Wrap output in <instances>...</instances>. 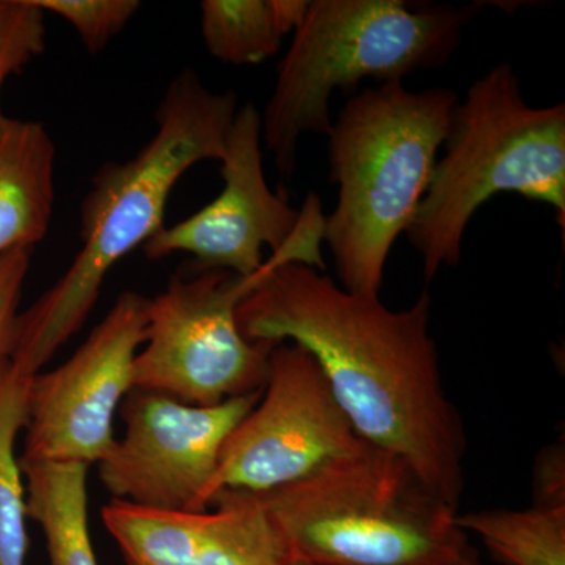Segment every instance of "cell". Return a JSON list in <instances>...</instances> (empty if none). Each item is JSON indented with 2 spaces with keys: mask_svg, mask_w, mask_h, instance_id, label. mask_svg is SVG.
<instances>
[{
  "mask_svg": "<svg viewBox=\"0 0 565 565\" xmlns=\"http://www.w3.org/2000/svg\"><path fill=\"white\" fill-rule=\"evenodd\" d=\"M236 319L248 341L292 343L310 353L356 434L401 457L459 508L467 438L430 337L429 294L394 311L315 267L270 256Z\"/></svg>",
  "mask_w": 565,
  "mask_h": 565,
  "instance_id": "obj_1",
  "label": "cell"
},
{
  "mask_svg": "<svg viewBox=\"0 0 565 565\" xmlns=\"http://www.w3.org/2000/svg\"><path fill=\"white\" fill-rule=\"evenodd\" d=\"M237 110L233 92H212L195 71L182 70L163 93L150 141L128 161L95 173L81 203V250L18 316L10 362L22 374L41 373L87 321L110 270L161 232L182 174L195 163L222 161Z\"/></svg>",
  "mask_w": 565,
  "mask_h": 565,
  "instance_id": "obj_2",
  "label": "cell"
},
{
  "mask_svg": "<svg viewBox=\"0 0 565 565\" xmlns=\"http://www.w3.org/2000/svg\"><path fill=\"white\" fill-rule=\"evenodd\" d=\"M459 96L388 82L351 96L329 134L337 207L323 221L341 286L379 296L386 259L433 180Z\"/></svg>",
  "mask_w": 565,
  "mask_h": 565,
  "instance_id": "obj_3",
  "label": "cell"
},
{
  "mask_svg": "<svg viewBox=\"0 0 565 565\" xmlns=\"http://www.w3.org/2000/svg\"><path fill=\"white\" fill-rule=\"evenodd\" d=\"M478 11L470 6H412L404 0H315L278 65L262 115V137L285 180L305 134L332 128L330 98L364 79L403 82L449 61Z\"/></svg>",
  "mask_w": 565,
  "mask_h": 565,
  "instance_id": "obj_4",
  "label": "cell"
},
{
  "mask_svg": "<svg viewBox=\"0 0 565 565\" xmlns=\"http://www.w3.org/2000/svg\"><path fill=\"white\" fill-rule=\"evenodd\" d=\"M411 226L426 281L462 258L468 223L498 193L544 203L565 230V106L526 103L511 63L468 88Z\"/></svg>",
  "mask_w": 565,
  "mask_h": 565,
  "instance_id": "obj_5",
  "label": "cell"
},
{
  "mask_svg": "<svg viewBox=\"0 0 565 565\" xmlns=\"http://www.w3.org/2000/svg\"><path fill=\"white\" fill-rule=\"evenodd\" d=\"M292 556L318 565H448L471 555L457 509L401 457L366 445L258 494Z\"/></svg>",
  "mask_w": 565,
  "mask_h": 565,
  "instance_id": "obj_6",
  "label": "cell"
},
{
  "mask_svg": "<svg viewBox=\"0 0 565 565\" xmlns=\"http://www.w3.org/2000/svg\"><path fill=\"white\" fill-rule=\"evenodd\" d=\"M223 189L199 212L163 226L141 247L148 259L185 253L192 274L225 270L250 278L263 269L264 248L286 263L326 270L322 203L310 193L294 210L267 184L263 167L262 114L253 104L239 107L222 158Z\"/></svg>",
  "mask_w": 565,
  "mask_h": 565,
  "instance_id": "obj_7",
  "label": "cell"
},
{
  "mask_svg": "<svg viewBox=\"0 0 565 565\" xmlns=\"http://www.w3.org/2000/svg\"><path fill=\"white\" fill-rule=\"evenodd\" d=\"M263 274L264 266L250 278L206 270L174 278L148 299L134 388L202 407L263 392L277 344L248 341L236 319L237 305Z\"/></svg>",
  "mask_w": 565,
  "mask_h": 565,
  "instance_id": "obj_8",
  "label": "cell"
},
{
  "mask_svg": "<svg viewBox=\"0 0 565 565\" xmlns=\"http://www.w3.org/2000/svg\"><path fill=\"white\" fill-rule=\"evenodd\" d=\"M366 445L313 356L278 343L262 397L222 446L204 509L221 492L262 494L296 484Z\"/></svg>",
  "mask_w": 565,
  "mask_h": 565,
  "instance_id": "obj_9",
  "label": "cell"
},
{
  "mask_svg": "<svg viewBox=\"0 0 565 565\" xmlns=\"http://www.w3.org/2000/svg\"><path fill=\"white\" fill-rule=\"evenodd\" d=\"M147 297L125 291L73 355L32 375L24 462L99 463L114 446L115 415L134 388L147 340Z\"/></svg>",
  "mask_w": 565,
  "mask_h": 565,
  "instance_id": "obj_10",
  "label": "cell"
},
{
  "mask_svg": "<svg viewBox=\"0 0 565 565\" xmlns=\"http://www.w3.org/2000/svg\"><path fill=\"white\" fill-rule=\"evenodd\" d=\"M263 392L202 407L131 390L120 412L125 433L99 462L111 500L167 512H196L217 471L226 437Z\"/></svg>",
  "mask_w": 565,
  "mask_h": 565,
  "instance_id": "obj_11",
  "label": "cell"
},
{
  "mask_svg": "<svg viewBox=\"0 0 565 565\" xmlns=\"http://www.w3.org/2000/svg\"><path fill=\"white\" fill-rule=\"evenodd\" d=\"M102 519L125 565H289L294 559L255 493L221 492L206 511L196 512L111 500Z\"/></svg>",
  "mask_w": 565,
  "mask_h": 565,
  "instance_id": "obj_12",
  "label": "cell"
},
{
  "mask_svg": "<svg viewBox=\"0 0 565 565\" xmlns=\"http://www.w3.org/2000/svg\"><path fill=\"white\" fill-rule=\"evenodd\" d=\"M55 156L43 122L0 115V256L33 250L50 232Z\"/></svg>",
  "mask_w": 565,
  "mask_h": 565,
  "instance_id": "obj_13",
  "label": "cell"
},
{
  "mask_svg": "<svg viewBox=\"0 0 565 565\" xmlns=\"http://www.w3.org/2000/svg\"><path fill=\"white\" fill-rule=\"evenodd\" d=\"M20 465L29 520L43 531L50 565H98L88 526L87 465Z\"/></svg>",
  "mask_w": 565,
  "mask_h": 565,
  "instance_id": "obj_14",
  "label": "cell"
},
{
  "mask_svg": "<svg viewBox=\"0 0 565 565\" xmlns=\"http://www.w3.org/2000/svg\"><path fill=\"white\" fill-rule=\"evenodd\" d=\"M31 375L9 360L0 364V565L28 561V494L17 456V440L28 423Z\"/></svg>",
  "mask_w": 565,
  "mask_h": 565,
  "instance_id": "obj_15",
  "label": "cell"
},
{
  "mask_svg": "<svg viewBox=\"0 0 565 565\" xmlns=\"http://www.w3.org/2000/svg\"><path fill=\"white\" fill-rule=\"evenodd\" d=\"M456 522L478 534L501 563L565 565V508L489 509L457 515Z\"/></svg>",
  "mask_w": 565,
  "mask_h": 565,
  "instance_id": "obj_16",
  "label": "cell"
},
{
  "mask_svg": "<svg viewBox=\"0 0 565 565\" xmlns=\"http://www.w3.org/2000/svg\"><path fill=\"white\" fill-rule=\"evenodd\" d=\"M200 13L204 46L217 61L255 65L280 51L273 0H204Z\"/></svg>",
  "mask_w": 565,
  "mask_h": 565,
  "instance_id": "obj_17",
  "label": "cell"
},
{
  "mask_svg": "<svg viewBox=\"0 0 565 565\" xmlns=\"http://www.w3.org/2000/svg\"><path fill=\"white\" fill-rule=\"evenodd\" d=\"M44 18L35 0H0V96L6 82L46 50Z\"/></svg>",
  "mask_w": 565,
  "mask_h": 565,
  "instance_id": "obj_18",
  "label": "cell"
},
{
  "mask_svg": "<svg viewBox=\"0 0 565 565\" xmlns=\"http://www.w3.org/2000/svg\"><path fill=\"white\" fill-rule=\"evenodd\" d=\"M44 13L70 22L88 54L106 50L140 10L137 0H35Z\"/></svg>",
  "mask_w": 565,
  "mask_h": 565,
  "instance_id": "obj_19",
  "label": "cell"
},
{
  "mask_svg": "<svg viewBox=\"0 0 565 565\" xmlns=\"http://www.w3.org/2000/svg\"><path fill=\"white\" fill-rule=\"evenodd\" d=\"M32 250H13L0 256V364L10 359L22 288L31 269Z\"/></svg>",
  "mask_w": 565,
  "mask_h": 565,
  "instance_id": "obj_20",
  "label": "cell"
},
{
  "mask_svg": "<svg viewBox=\"0 0 565 565\" xmlns=\"http://www.w3.org/2000/svg\"><path fill=\"white\" fill-rule=\"evenodd\" d=\"M534 505L565 508L564 445H552L535 457L533 471Z\"/></svg>",
  "mask_w": 565,
  "mask_h": 565,
  "instance_id": "obj_21",
  "label": "cell"
},
{
  "mask_svg": "<svg viewBox=\"0 0 565 565\" xmlns=\"http://www.w3.org/2000/svg\"><path fill=\"white\" fill-rule=\"evenodd\" d=\"M275 18L282 35L296 33L307 17L310 2L307 0H273Z\"/></svg>",
  "mask_w": 565,
  "mask_h": 565,
  "instance_id": "obj_22",
  "label": "cell"
},
{
  "mask_svg": "<svg viewBox=\"0 0 565 565\" xmlns=\"http://www.w3.org/2000/svg\"><path fill=\"white\" fill-rule=\"evenodd\" d=\"M448 565H478V561H476L475 553H471V555L465 556L462 559L456 561V563Z\"/></svg>",
  "mask_w": 565,
  "mask_h": 565,
  "instance_id": "obj_23",
  "label": "cell"
},
{
  "mask_svg": "<svg viewBox=\"0 0 565 565\" xmlns=\"http://www.w3.org/2000/svg\"><path fill=\"white\" fill-rule=\"evenodd\" d=\"M289 565H318V564L308 563V561L299 559V557H294L292 563Z\"/></svg>",
  "mask_w": 565,
  "mask_h": 565,
  "instance_id": "obj_24",
  "label": "cell"
}]
</instances>
